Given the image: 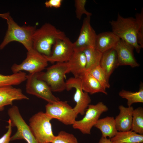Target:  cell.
<instances>
[{"label":"cell","mask_w":143,"mask_h":143,"mask_svg":"<svg viewBox=\"0 0 143 143\" xmlns=\"http://www.w3.org/2000/svg\"><path fill=\"white\" fill-rule=\"evenodd\" d=\"M8 114L12 127L17 128L16 133L11 137V140L24 139L28 143H39L33 135L29 126L24 120L19 108L14 105L8 110Z\"/></svg>","instance_id":"7"},{"label":"cell","mask_w":143,"mask_h":143,"mask_svg":"<svg viewBox=\"0 0 143 143\" xmlns=\"http://www.w3.org/2000/svg\"><path fill=\"white\" fill-rule=\"evenodd\" d=\"M94 127L99 129L102 133V137L110 139L118 132L115 118L113 117L107 116L99 119Z\"/></svg>","instance_id":"21"},{"label":"cell","mask_w":143,"mask_h":143,"mask_svg":"<svg viewBox=\"0 0 143 143\" xmlns=\"http://www.w3.org/2000/svg\"><path fill=\"white\" fill-rule=\"evenodd\" d=\"M84 53L86 60V70L94 66L100 65L102 53L95 48L88 47L82 51Z\"/></svg>","instance_id":"25"},{"label":"cell","mask_w":143,"mask_h":143,"mask_svg":"<svg viewBox=\"0 0 143 143\" xmlns=\"http://www.w3.org/2000/svg\"><path fill=\"white\" fill-rule=\"evenodd\" d=\"M131 130L143 135V109L141 107L134 109Z\"/></svg>","instance_id":"26"},{"label":"cell","mask_w":143,"mask_h":143,"mask_svg":"<svg viewBox=\"0 0 143 143\" xmlns=\"http://www.w3.org/2000/svg\"><path fill=\"white\" fill-rule=\"evenodd\" d=\"M70 69L74 77L79 78L86 70L87 62L86 56L83 51H74L67 62Z\"/></svg>","instance_id":"18"},{"label":"cell","mask_w":143,"mask_h":143,"mask_svg":"<svg viewBox=\"0 0 143 143\" xmlns=\"http://www.w3.org/2000/svg\"><path fill=\"white\" fill-rule=\"evenodd\" d=\"M113 48L117 53L118 66L128 65L135 68L139 66L135 57L133 53L135 49L132 45L120 39Z\"/></svg>","instance_id":"14"},{"label":"cell","mask_w":143,"mask_h":143,"mask_svg":"<svg viewBox=\"0 0 143 143\" xmlns=\"http://www.w3.org/2000/svg\"><path fill=\"white\" fill-rule=\"evenodd\" d=\"M48 62L43 55L33 48L28 51L26 58L21 64H14L11 69L13 73L25 71L29 74H36L47 66Z\"/></svg>","instance_id":"8"},{"label":"cell","mask_w":143,"mask_h":143,"mask_svg":"<svg viewBox=\"0 0 143 143\" xmlns=\"http://www.w3.org/2000/svg\"><path fill=\"white\" fill-rule=\"evenodd\" d=\"M108 110V108L102 102L95 105L90 104L84 117L81 120H76L72 125V127L83 134H90L92 127L99 119L101 115Z\"/></svg>","instance_id":"6"},{"label":"cell","mask_w":143,"mask_h":143,"mask_svg":"<svg viewBox=\"0 0 143 143\" xmlns=\"http://www.w3.org/2000/svg\"><path fill=\"white\" fill-rule=\"evenodd\" d=\"M66 37L63 32L57 29L52 25L46 23L36 29L32 38L33 48L46 56L51 53V48L56 41Z\"/></svg>","instance_id":"2"},{"label":"cell","mask_w":143,"mask_h":143,"mask_svg":"<svg viewBox=\"0 0 143 143\" xmlns=\"http://www.w3.org/2000/svg\"><path fill=\"white\" fill-rule=\"evenodd\" d=\"M100 65L109 81L111 75L118 66L117 55L113 48L102 53Z\"/></svg>","instance_id":"20"},{"label":"cell","mask_w":143,"mask_h":143,"mask_svg":"<svg viewBox=\"0 0 143 143\" xmlns=\"http://www.w3.org/2000/svg\"><path fill=\"white\" fill-rule=\"evenodd\" d=\"M118 108L119 113L115 118L117 131L124 132L131 130L133 108L132 106L127 107L120 105Z\"/></svg>","instance_id":"17"},{"label":"cell","mask_w":143,"mask_h":143,"mask_svg":"<svg viewBox=\"0 0 143 143\" xmlns=\"http://www.w3.org/2000/svg\"><path fill=\"white\" fill-rule=\"evenodd\" d=\"M70 72L67 62H57L47 68L45 72L37 73L38 78L45 82L52 92H60L66 90L64 78Z\"/></svg>","instance_id":"4"},{"label":"cell","mask_w":143,"mask_h":143,"mask_svg":"<svg viewBox=\"0 0 143 143\" xmlns=\"http://www.w3.org/2000/svg\"><path fill=\"white\" fill-rule=\"evenodd\" d=\"M27 75L22 71L8 75L0 74V87L19 85L26 80Z\"/></svg>","instance_id":"23"},{"label":"cell","mask_w":143,"mask_h":143,"mask_svg":"<svg viewBox=\"0 0 143 143\" xmlns=\"http://www.w3.org/2000/svg\"><path fill=\"white\" fill-rule=\"evenodd\" d=\"M8 28L3 41L0 45L2 50L9 43L16 41L22 44L29 51L33 49V35L36 30L35 26H20L9 15L6 19Z\"/></svg>","instance_id":"3"},{"label":"cell","mask_w":143,"mask_h":143,"mask_svg":"<svg viewBox=\"0 0 143 143\" xmlns=\"http://www.w3.org/2000/svg\"><path fill=\"white\" fill-rule=\"evenodd\" d=\"M109 23L113 32L140 53L143 48V24L141 21L132 17H124L118 13L117 20Z\"/></svg>","instance_id":"1"},{"label":"cell","mask_w":143,"mask_h":143,"mask_svg":"<svg viewBox=\"0 0 143 143\" xmlns=\"http://www.w3.org/2000/svg\"><path fill=\"white\" fill-rule=\"evenodd\" d=\"M45 109V113L52 119H57L66 125H72L78 115L66 101L48 103Z\"/></svg>","instance_id":"9"},{"label":"cell","mask_w":143,"mask_h":143,"mask_svg":"<svg viewBox=\"0 0 143 143\" xmlns=\"http://www.w3.org/2000/svg\"><path fill=\"white\" fill-rule=\"evenodd\" d=\"M51 143H79L73 134L64 131L59 132L55 136Z\"/></svg>","instance_id":"28"},{"label":"cell","mask_w":143,"mask_h":143,"mask_svg":"<svg viewBox=\"0 0 143 143\" xmlns=\"http://www.w3.org/2000/svg\"><path fill=\"white\" fill-rule=\"evenodd\" d=\"M29 99L20 88L12 86L0 87V111L3 110L5 106L12 105L14 101Z\"/></svg>","instance_id":"15"},{"label":"cell","mask_w":143,"mask_h":143,"mask_svg":"<svg viewBox=\"0 0 143 143\" xmlns=\"http://www.w3.org/2000/svg\"><path fill=\"white\" fill-rule=\"evenodd\" d=\"M52 119L42 111L39 112L30 119L29 127L39 143H51L55 136L51 123Z\"/></svg>","instance_id":"5"},{"label":"cell","mask_w":143,"mask_h":143,"mask_svg":"<svg viewBox=\"0 0 143 143\" xmlns=\"http://www.w3.org/2000/svg\"><path fill=\"white\" fill-rule=\"evenodd\" d=\"M83 90L91 94L102 93L107 95L106 89L86 70L80 75Z\"/></svg>","instance_id":"16"},{"label":"cell","mask_w":143,"mask_h":143,"mask_svg":"<svg viewBox=\"0 0 143 143\" xmlns=\"http://www.w3.org/2000/svg\"><path fill=\"white\" fill-rule=\"evenodd\" d=\"M8 15V13L3 14H1L0 13V17L5 19H6Z\"/></svg>","instance_id":"33"},{"label":"cell","mask_w":143,"mask_h":143,"mask_svg":"<svg viewBox=\"0 0 143 143\" xmlns=\"http://www.w3.org/2000/svg\"><path fill=\"white\" fill-rule=\"evenodd\" d=\"M143 143V142H141V143Z\"/></svg>","instance_id":"34"},{"label":"cell","mask_w":143,"mask_h":143,"mask_svg":"<svg viewBox=\"0 0 143 143\" xmlns=\"http://www.w3.org/2000/svg\"><path fill=\"white\" fill-rule=\"evenodd\" d=\"M8 125L6 127L8 129L7 132L0 138V143H10L11 136L12 132V127L10 120L7 122Z\"/></svg>","instance_id":"30"},{"label":"cell","mask_w":143,"mask_h":143,"mask_svg":"<svg viewBox=\"0 0 143 143\" xmlns=\"http://www.w3.org/2000/svg\"><path fill=\"white\" fill-rule=\"evenodd\" d=\"M138 91L135 92L122 90L119 93V95L121 97L127 100L128 106H131L133 103H143V86L140 84Z\"/></svg>","instance_id":"24"},{"label":"cell","mask_w":143,"mask_h":143,"mask_svg":"<svg viewBox=\"0 0 143 143\" xmlns=\"http://www.w3.org/2000/svg\"><path fill=\"white\" fill-rule=\"evenodd\" d=\"M66 90L69 91L72 88L75 89L74 99L76 105L73 109L78 115L84 114L91 100L88 93L82 89L81 80L79 78L71 77L66 82Z\"/></svg>","instance_id":"11"},{"label":"cell","mask_w":143,"mask_h":143,"mask_svg":"<svg viewBox=\"0 0 143 143\" xmlns=\"http://www.w3.org/2000/svg\"><path fill=\"white\" fill-rule=\"evenodd\" d=\"M73 43L66 37L57 40L53 46L51 54L43 55L48 62L52 63L67 62L74 52Z\"/></svg>","instance_id":"13"},{"label":"cell","mask_w":143,"mask_h":143,"mask_svg":"<svg viewBox=\"0 0 143 143\" xmlns=\"http://www.w3.org/2000/svg\"><path fill=\"white\" fill-rule=\"evenodd\" d=\"M106 89L109 88L110 85L104 71L100 65L93 66L86 70Z\"/></svg>","instance_id":"27"},{"label":"cell","mask_w":143,"mask_h":143,"mask_svg":"<svg viewBox=\"0 0 143 143\" xmlns=\"http://www.w3.org/2000/svg\"><path fill=\"white\" fill-rule=\"evenodd\" d=\"M62 2V0H49L45 2L44 5L47 8H58L61 7Z\"/></svg>","instance_id":"31"},{"label":"cell","mask_w":143,"mask_h":143,"mask_svg":"<svg viewBox=\"0 0 143 143\" xmlns=\"http://www.w3.org/2000/svg\"><path fill=\"white\" fill-rule=\"evenodd\" d=\"M120 39L112 32H106L97 34L95 48L101 52L113 48Z\"/></svg>","instance_id":"19"},{"label":"cell","mask_w":143,"mask_h":143,"mask_svg":"<svg viewBox=\"0 0 143 143\" xmlns=\"http://www.w3.org/2000/svg\"><path fill=\"white\" fill-rule=\"evenodd\" d=\"M97 35L91 25L90 17L86 16L83 20L77 39L73 43L74 51H82L87 48H95Z\"/></svg>","instance_id":"12"},{"label":"cell","mask_w":143,"mask_h":143,"mask_svg":"<svg viewBox=\"0 0 143 143\" xmlns=\"http://www.w3.org/2000/svg\"><path fill=\"white\" fill-rule=\"evenodd\" d=\"M87 1L86 0H75L74 5L75 8V14L77 18L80 20L82 15L85 14L86 16H91V13L87 11L85 6Z\"/></svg>","instance_id":"29"},{"label":"cell","mask_w":143,"mask_h":143,"mask_svg":"<svg viewBox=\"0 0 143 143\" xmlns=\"http://www.w3.org/2000/svg\"><path fill=\"white\" fill-rule=\"evenodd\" d=\"M110 140L113 143H140L143 142V135L131 130L118 131Z\"/></svg>","instance_id":"22"},{"label":"cell","mask_w":143,"mask_h":143,"mask_svg":"<svg viewBox=\"0 0 143 143\" xmlns=\"http://www.w3.org/2000/svg\"><path fill=\"white\" fill-rule=\"evenodd\" d=\"M99 143H113L111 141L110 139L107 138L101 137L100 139Z\"/></svg>","instance_id":"32"},{"label":"cell","mask_w":143,"mask_h":143,"mask_svg":"<svg viewBox=\"0 0 143 143\" xmlns=\"http://www.w3.org/2000/svg\"><path fill=\"white\" fill-rule=\"evenodd\" d=\"M26 81V91L27 93L41 98L48 103H53L60 100L53 94L48 85L38 78L37 73H29L27 75Z\"/></svg>","instance_id":"10"}]
</instances>
